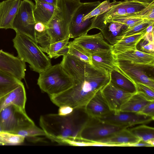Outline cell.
Listing matches in <instances>:
<instances>
[{
  "label": "cell",
  "instance_id": "cell-1",
  "mask_svg": "<svg viewBox=\"0 0 154 154\" xmlns=\"http://www.w3.org/2000/svg\"><path fill=\"white\" fill-rule=\"evenodd\" d=\"M60 63L73 79L75 84L63 92L50 97L51 101L58 107L67 105L74 109L85 107L110 81L109 72L96 68L69 54L63 56Z\"/></svg>",
  "mask_w": 154,
  "mask_h": 154
},
{
  "label": "cell",
  "instance_id": "cell-2",
  "mask_svg": "<svg viewBox=\"0 0 154 154\" xmlns=\"http://www.w3.org/2000/svg\"><path fill=\"white\" fill-rule=\"evenodd\" d=\"M89 118L85 107L78 108L67 116L58 114L42 115L39 124L48 138L60 144H67L70 141L81 140V132Z\"/></svg>",
  "mask_w": 154,
  "mask_h": 154
},
{
  "label": "cell",
  "instance_id": "cell-3",
  "mask_svg": "<svg viewBox=\"0 0 154 154\" xmlns=\"http://www.w3.org/2000/svg\"><path fill=\"white\" fill-rule=\"evenodd\" d=\"M81 3L77 0H58L53 16L47 25L50 44L69 38L71 21Z\"/></svg>",
  "mask_w": 154,
  "mask_h": 154
},
{
  "label": "cell",
  "instance_id": "cell-4",
  "mask_svg": "<svg viewBox=\"0 0 154 154\" xmlns=\"http://www.w3.org/2000/svg\"><path fill=\"white\" fill-rule=\"evenodd\" d=\"M12 41L17 57L28 63L33 71L40 73L51 66L49 58L42 51L37 43L29 37L16 32Z\"/></svg>",
  "mask_w": 154,
  "mask_h": 154
},
{
  "label": "cell",
  "instance_id": "cell-5",
  "mask_svg": "<svg viewBox=\"0 0 154 154\" xmlns=\"http://www.w3.org/2000/svg\"><path fill=\"white\" fill-rule=\"evenodd\" d=\"M39 74L37 84L41 90L50 97L63 92L75 84L73 79L60 63L51 65Z\"/></svg>",
  "mask_w": 154,
  "mask_h": 154
},
{
  "label": "cell",
  "instance_id": "cell-6",
  "mask_svg": "<svg viewBox=\"0 0 154 154\" xmlns=\"http://www.w3.org/2000/svg\"><path fill=\"white\" fill-rule=\"evenodd\" d=\"M0 122L2 131L11 133L35 125L26 114L25 109L13 105L0 112Z\"/></svg>",
  "mask_w": 154,
  "mask_h": 154
},
{
  "label": "cell",
  "instance_id": "cell-7",
  "mask_svg": "<svg viewBox=\"0 0 154 154\" xmlns=\"http://www.w3.org/2000/svg\"><path fill=\"white\" fill-rule=\"evenodd\" d=\"M120 71L134 84L139 83L154 89V65L134 63L124 60H117Z\"/></svg>",
  "mask_w": 154,
  "mask_h": 154
},
{
  "label": "cell",
  "instance_id": "cell-8",
  "mask_svg": "<svg viewBox=\"0 0 154 154\" xmlns=\"http://www.w3.org/2000/svg\"><path fill=\"white\" fill-rule=\"evenodd\" d=\"M35 5L30 0L21 1L13 24L16 32L24 34L37 42L34 26L35 23L33 10Z\"/></svg>",
  "mask_w": 154,
  "mask_h": 154
},
{
  "label": "cell",
  "instance_id": "cell-9",
  "mask_svg": "<svg viewBox=\"0 0 154 154\" xmlns=\"http://www.w3.org/2000/svg\"><path fill=\"white\" fill-rule=\"evenodd\" d=\"M125 128L89 117L81 132V140L96 142Z\"/></svg>",
  "mask_w": 154,
  "mask_h": 154
},
{
  "label": "cell",
  "instance_id": "cell-10",
  "mask_svg": "<svg viewBox=\"0 0 154 154\" xmlns=\"http://www.w3.org/2000/svg\"><path fill=\"white\" fill-rule=\"evenodd\" d=\"M101 2L99 1L82 2L74 14L70 23V38H75L87 34L88 31L91 30L92 19H88L84 21L83 18Z\"/></svg>",
  "mask_w": 154,
  "mask_h": 154
},
{
  "label": "cell",
  "instance_id": "cell-11",
  "mask_svg": "<svg viewBox=\"0 0 154 154\" xmlns=\"http://www.w3.org/2000/svg\"><path fill=\"white\" fill-rule=\"evenodd\" d=\"M98 119L105 122L127 128L136 125L147 124L154 119L137 113L120 111H111Z\"/></svg>",
  "mask_w": 154,
  "mask_h": 154
},
{
  "label": "cell",
  "instance_id": "cell-12",
  "mask_svg": "<svg viewBox=\"0 0 154 154\" xmlns=\"http://www.w3.org/2000/svg\"><path fill=\"white\" fill-rule=\"evenodd\" d=\"M101 92L110 111L115 112L119 111L121 106L134 94L119 88L110 81Z\"/></svg>",
  "mask_w": 154,
  "mask_h": 154
},
{
  "label": "cell",
  "instance_id": "cell-13",
  "mask_svg": "<svg viewBox=\"0 0 154 154\" xmlns=\"http://www.w3.org/2000/svg\"><path fill=\"white\" fill-rule=\"evenodd\" d=\"M0 69L21 80L25 76L26 63L17 57L0 50Z\"/></svg>",
  "mask_w": 154,
  "mask_h": 154
},
{
  "label": "cell",
  "instance_id": "cell-14",
  "mask_svg": "<svg viewBox=\"0 0 154 154\" xmlns=\"http://www.w3.org/2000/svg\"><path fill=\"white\" fill-rule=\"evenodd\" d=\"M72 42L91 54L112 50V45L104 40L101 32L92 35L86 34L74 38Z\"/></svg>",
  "mask_w": 154,
  "mask_h": 154
},
{
  "label": "cell",
  "instance_id": "cell-15",
  "mask_svg": "<svg viewBox=\"0 0 154 154\" xmlns=\"http://www.w3.org/2000/svg\"><path fill=\"white\" fill-rule=\"evenodd\" d=\"M21 1L5 0L0 2V29H12Z\"/></svg>",
  "mask_w": 154,
  "mask_h": 154
},
{
  "label": "cell",
  "instance_id": "cell-16",
  "mask_svg": "<svg viewBox=\"0 0 154 154\" xmlns=\"http://www.w3.org/2000/svg\"><path fill=\"white\" fill-rule=\"evenodd\" d=\"M85 108L90 118L96 119L101 118L111 112L102 96L101 90L89 101Z\"/></svg>",
  "mask_w": 154,
  "mask_h": 154
},
{
  "label": "cell",
  "instance_id": "cell-17",
  "mask_svg": "<svg viewBox=\"0 0 154 154\" xmlns=\"http://www.w3.org/2000/svg\"><path fill=\"white\" fill-rule=\"evenodd\" d=\"M113 54L117 60H124L134 63L154 65V54L143 52L137 49Z\"/></svg>",
  "mask_w": 154,
  "mask_h": 154
},
{
  "label": "cell",
  "instance_id": "cell-18",
  "mask_svg": "<svg viewBox=\"0 0 154 154\" xmlns=\"http://www.w3.org/2000/svg\"><path fill=\"white\" fill-rule=\"evenodd\" d=\"M140 140L129 129L125 128L96 142L106 144L111 146H130Z\"/></svg>",
  "mask_w": 154,
  "mask_h": 154
},
{
  "label": "cell",
  "instance_id": "cell-19",
  "mask_svg": "<svg viewBox=\"0 0 154 154\" xmlns=\"http://www.w3.org/2000/svg\"><path fill=\"white\" fill-rule=\"evenodd\" d=\"M26 100L25 89L23 83L0 98V112L6 107L12 105L25 109Z\"/></svg>",
  "mask_w": 154,
  "mask_h": 154
},
{
  "label": "cell",
  "instance_id": "cell-20",
  "mask_svg": "<svg viewBox=\"0 0 154 154\" xmlns=\"http://www.w3.org/2000/svg\"><path fill=\"white\" fill-rule=\"evenodd\" d=\"M92 65L96 68L110 72L117 68L116 60L112 50L91 54Z\"/></svg>",
  "mask_w": 154,
  "mask_h": 154
},
{
  "label": "cell",
  "instance_id": "cell-21",
  "mask_svg": "<svg viewBox=\"0 0 154 154\" xmlns=\"http://www.w3.org/2000/svg\"><path fill=\"white\" fill-rule=\"evenodd\" d=\"M127 27L123 24L111 21L103 25L100 29L104 38L112 45L121 39V35Z\"/></svg>",
  "mask_w": 154,
  "mask_h": 154
},
{
  "label": "cell",
  "instance_id": "cell-22",
  "mask_svg": "<svg viewBox=\"0 0 154 154\" xmlns=\"http://www.w3.org/2000/svg\"><path fill=\"white\" fill-rule=\"evenodd\" d=\"M146 33L145 29L140 33L123 37L120 40L112 45L113 54L136 49L137 45L142 39Z\"/></svg>",
  "mask_w": 154,
  "mask_h": 154
},
{
  "label": "cell",
  "instance_id": "cell-23",
  "mask_svg": "<svg viewBox=\"0 0 154 154\" xmlns=\"http://www.w3.org/2000/svg\"><path fill=\"white\" fill-rule=\"evenodd\" d=\"M126 14L124 1H120L118 4L113 6L106 12L94 17L91 20L92 23L90 29L96 28L99 25L113 17Z\"/></svg>",
  "mask_w": 154,
  "mask_h": 154
},
{
  "label": "cell",
  "instance_id": "cell-24",
  "mask_svg": "<svg viewBox=\"0 0 154 154\" xmlns=\"http://www.w3.org/2000/svg\"><path fill=\"white\" fill-rule=\"evenodd\" d=\"M55 7L50 4L35 2L33 10L35 23L41 22L47 25L53 16Z\"/></svg>",
  "mask_w": 154,
  "mask_h": 154
},
{
  "label": "cell",
  "instance_id": "cell-25",
  "mask_svg": "<svg viewBox=\"0 0 154 154\" xmlns=\"http://www.w3.org/2000/svg\"><path fill=\"white\" fill-rule=\"evenodd\" d=\"M110 81L119 88L128 92H137L135 84L122 74L117 68L110 72Z\"/></svg>",
  "mask_w": 154,
  "mask_h": 154
},
{
  "label": "cell",
  "instance_id": "cell-26",
  "mask_svg": "<svg viewBox=\"0 0 154 154\" xmlns=\"http://www.w3.org/2000/svg\"><path fill=\"white\" fill-rule=\"evenodd\" d=\"M149 102L140 94L136 92L121 106L120 111L138 113Z\"/></svg>",
  "mask_w": 154,
  "mask_h": 154
},
{
  "label": "cell",
  "instance_id": "cell-27",
  "mask_svg": "<svg viewBox=\"0 0 154 154\" xmlns=\"http://www.w3.org/2000/svg\"><path fill=\"white\" fill-rule=\"evenodd\" d=\"M23 83L21 80L0 69V98Z\"/></svg>",
  "mask_w": 154,
  "mask_h": 154
},
{
  "label": "cell",
  "instance_id": "cell-28",
  "mask_svg": "<svg viewBox=\"0 0 154 154\" xmlns=\"http://www.w3.org/2000/svg\"><path fill=\"white\" fill-rule=\"evenodd\" d=\"M129 130L140 140L147 142L154 139V128L153 127L143 124Z\"/></svg>",
  "mask_w": 154,
  "mask_h": 154
},
{
  "label": "cell",
  "instance_id": "cell-29",
  "mask_svg": "<svg viewBox=\"0 0 154 154\" xmlns=\"http://www.w3.org/2000/svg\"><path fill=\"white\" fill-rule=\"evenodd\" d=\"M68 54L92 65L91 54L79 45L70 42Z\"/></svg>",
  "mask_w": 154,
  "mask_h": 154
},
{
  "label": "cell",
  "instance_id": "cell-30",
  "mask_svg": "<svg viewBox=\"0 0 154 154\" xmlns=\"http://www.w3.org/2000/svg\"><path fill=\"white\" fill-rule=\"evenodd\" d=\"M120 1L114 0L111 2L110 0H105L101 2L97 7L83 18L84 21L91 19L96 16L102 14L109 10L113 6L118 4Z\"/></svg>",
  "mask_w": 154,
  "mask_h": 154
},
{
  "label": "cell",
  "instance_id": "cell-31",
  "mask_svg": "<svg viewBox=\"0 0 154 154\" xmlns=\"http://www.w3.org/2000/svg\"><path fill=\"white\" fill-rule=\"evenodd\" d=\"M25 138L21 135L11 133L0 132V143L1 145H17L23 143Z\"/></svg>",
  "mask_w": 154,
  "mask_h": 154
},
{
  "label": "cell",
  "instance_id": "cell-32",
  "mask_svg": "<svg viewBox=\"0 0 154 154\" xmlns=\"http://www.w3.org/2000/svg\"><path fill=\"white\" fill-rule=\"evenodd\" d=\"M123 1L127 14H135L139 13L145 9L150 4L131 0H125Z\"/></svg>",
  "mask_w": 154,
  "mask_h": 154
},
{
  "label": "cell",
  "instance_id": "cell-33",
  "mask_svg": "<svg viewBox=\"0 0 154 154\" xmlns=\"http://www.w3.org/2000/svg\"><path fill=\"white\" fill-rule=\"evenodd\" d=\"M68 38L63 40L57 42L50 45L45 52L46 53L50 58H57L58 54L70 42Z\"/></svg>",
  "mask_w": 154,
  "mask_h": 154
},
{
  "label": "cell",
  "instance_id": "cell-34",
  "mask_svg": "<svg viewBox=\"0 0 154 154\" xmlns=\"http://www.w3.org/2000/svg\"><path fill=\"white\" fill-rule=\"evenodd\" d=\"M153 23H154L153 20H145L143 22L132 28H127L121 34V39L123 37L132 35L142 32Z\"/></svg>",
  "mask_w": 154,
  "mask_h": 154
},
{
  "label": "cell",
  "instance_id": "cell-35",
  "mask_svg": "<svg viewBox=\"0 0 154 154\" xmlns=\"http://www.w3.org/2000/svg\"><path fill=\"white\" fill-rule=\"evenodd\" d=\"M12 133L22 136L25 138L29 137L45 135L44 131L42 129L37 127L35 125Z\"/></svg>",
  "mask_w": 154,
  "mask_h": 154
},
{
  "label": "cell",
  "instance_id": "cell-36",
  "mask_svg": "<svg viewBox=\"0 0 154 154\" xmlns=\"http://www.w3.org/2000/svg\"><path fill=\"white\" fill-rule=\"evenodd\" d=\"M137 92L149 101H154V89L142 83H135Z\"/></svg>",
  "mask_w": 154,
  "mask_h": 154
},
{
  "label": "cell",
  "instance_id": "cell-37",
  "mask_svg": "<svg viewBox=\"0 0 154 154\" xmlns=\"http://www.w3.org/2000/svg\"><path fill=\"white\" fill-rule=\"evenodd\" d=\"M140 43V51L146 53L154 54V42H149L144 38Z\"/></svg>",
  "mask_w": 154,
  "mask_h": 154
},
{
  "label": "cell",
  "instance_id": "cell-38",
  "mask_svg": "<svg viewBox=\"0 0 154 154\" xmlns=\"http://www.w3.org/2000/svg\"><path fill=\"white\" fill-rule=\"evenodd\" d=\"M138 113L154 119V101L148 103Z\"/></svg>",
  "mask_w": 154,
  "mask_h": 154
},
{
  "label": "cell",
  "instance_id": "cell-39",
  "mask_svg": "<svg viewBox=\"0 0 154 154\" xmlns=\"http://www.w3.org/2000/svg\"><path fill=\"white\" fill-rule=\"evenodd\" d=\"M36 39L45 35L47 33V26L41 22L35 23V26Z\"/></svg>",
  "mask_w": 154,
  "mask_h": 154
},
{
  "label": "cell",
  "instance_id": "cell-40",
  "mask_svg": "<svg viewBox=\"0 0 154 154\" xmlns=\"http://www.w3.org/2000/svg\"><path fill=\"white\" fill-rule=\"evenodd\" d=\"M59 107L58 114L61 116H67L71 114L74 109L67 105H63Z\"/></svg>",
  "mask_w": 154,
  "mask_h": 154
},
{
  "label": "cell",
  "instance_id": "cell-41",
  "mask_svg": "<svg viewBox=\"0 0 154 154\" xmlns=\"http://www.w3.org/2000/svg\"><path fill=\"white\" fill-rule=\"evenodd\" d=\"M130 146L153 147L151 145L147 142L141 140H140L138 142L131 145Z\"/></svg>",
  "mask_w": 154,
  "mask_h": 154
},
{
  "label": "cell",
  "instance_id": "cell-42",
  "mask_svg": "<svg viewBox=\"0 0 154 154\" xmlns=\"http://www.w3.org/2000/svg\"><path fill=\"white\" fill-rule=\"evenodd\" d=\"M143 38L145 39L149 42H154V31L152 32L146 33Z\"/></svg>",
  "mask_w": 154,
  "mask_h": 154
},
{
  "label": "cell",
  "instance_id": "cell-43",
  "mask_svg": "<svg viewBox=\"0 0 154 154\" xmlns=\"http://www.w3.org/2000/svg\"><path fill=\"white\" fill-rule=\"evenodd\" d=\"M35 2L45 3L56 6L58 0H34Z\"/></svg>",
  "mask_w": 154,
  "mask_h": 154
},
{
  "label": "cell",
  "instance_id": "cell-44",
  "mask_svg": "<svg viewBox=\"0 0 154 154\" xmlns=\"http://www.w3.org/2000/svg\"><path fill=\"white\" fill-rule=\"evenodd\" d=\"M154 23H153L148 26L146 29V33L152 32L154 31Z\"/></svg>",
  "mask_w": 154,
  "mask_h": 154
},
{
  "label": "cell",
  "instance_id": "cell-45",
  "mask_svg": "<svg viewBox=\"0 0 154 154\" xmlns=\"http://www.w3.org/2000/svg\"><path fill=\"white\" fill-rule=\"evenodd\" d=\"M144 3H151L154 1V0H131Z\"/></svg>",
  "mask_w": 154,
  "mask_h": 154
},
{
  "label": "cell",
  "instance_id": "cell-46",
  "mask_svg": "<svg viewBox=\"0 0 154 154\" xmlns=\"http://www.w3.org/2000/svg\"><path fill=\"white\" fill-rule=\"evenodd\" d=\"M2 131V125L0 122V132Z\"/></svg>",
  "mask_w": 154,
  "mask_h": 154
},
{
  "label": "cell",
  "instance_id": "cell-47",
  "mask_svg": "<svg viewBox=\"0 0 154 154\" xmlns=\"http://www.w3.org/2000/svg\"><path fill=\"white\" fill-rule=\"evenodd\" d=\"M0 145H1V144H0Z\"/></svg>",
  "mask_w": 154,
  "mask_h": 154
},
{
  "label": "cell",
  "instance_id": "cell-48",
  "mask_svg": "<svg viewBox=\"0 0 154 154\" xmlns=\"http://www.w3.org/2000/svg\"><path fill=\"white\" fill-rule=\"evenodd\" d=\"M79 0V1H80V0Z\"/></svg>",
  "mask_w": 154,
  "mask_h": 154
}]
</instances>
